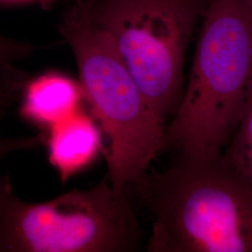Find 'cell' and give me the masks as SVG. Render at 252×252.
Masks as SVG:
<instances>
[{
  "label": "cell",
  "instance_id": "obj_4",
  "mask_svg": "<svg viewBox=\"0 0 252 252\" xmlns=\"http://www.w3.org/2000/svg\"><path fill=\"white\" fill-rule=\"evenodd\" d=\"M141 244L131 191L112 189L108 177L94 188L30 203L0 176V252H133Z\"/></svg>",
  "mask_w": 252,
  "mask_h": 252
},
{
  "label": "cell",
  "instance_id": "obj_5",
  "mask_svg": "<svg viewBox=\"0 0 252 252\" xmlns=\"http://www.w3.org/2000/svg\"><path fill=\"white\" fill-rule=\"evenodd\" d=\"M103 28L145 101L166 124L183 93V65L208 0H79Z\"/></svg>",
  "mask_w": 252,
  "mask_h": 252
},
{
  "label": "cell",
  "instance_id": "obj_2",
  "mask_svg": "<svg viewBox=\"0 0 252 252\" xmlns=\"http://www.w3.org/2000/svg\"><path fill=\"white\" fill-rule=\"evenodd\" d=\"M130 191L153 219L149 252H252V188L220 160H176Z\"/></svg>",
  "mask_w": 252,
  "mask_h": 252
},
{
  "label": "cell",
  "instance_id": "obj_11",
  "mask_svg": "<svg viewBox=\"0 0 252 252\" xmlns=\"http://www.w3.org/2000/svg\"><path fill=\"white\" fill-rule=\"evenodd\" d=\"M247 11H248V16H249V22H250V28H251V33L252 36V0H244Z\"/></svg>",
  "mask_w": 252,
  "mask_h": 252
},
{
  "label": "cell",
  "instance_id": "obj_1",
  "mask_svg": "<svg viewBox=\"0 0 252 252\" xmlns=\"http://www.w3.org/2000/svg\"><path fill=\"white\" fill-rule=\"evenodd\" d=\"M187 86L165 126L160 153L220 159L252 97V36L244 0H208Z\"/></svg>",
  "mask_w": 252,
  "mask_h": 252
},
{
  "label": "cell",
  "instance_id": "obj_10",
  "mask_svg": "<svg viewBox=\"0 0 252 252\" xmlns=\"http://www.w3.org/2000/svg\"><path fill=\"white\" fill-rule=\"evenodd\" d=\"M33 46L0 35V67L25 59L32 54Z\"/></svg>",
  "mask_w": 252,
  "mask_h": 252
},
{
  "label": "cell",
  "instance_id": "obj_8",
  "mask_svg": "<svg viewBox=\"0 0 252 252\" xmlns=\"http://www.w3.org/2000/svg\"><path fill=\"white\" fill-rule=\"evenodd\" d=\"M28 80L27 74L15 69L12 64L0 67V126L9 109L21 99ZM44 142L42 134L29 137H5L0 132V160L14 152L35 150Z\"/></svg>",
  "mask_w": 252,
  "mask_h": 252
},
{
  "label": "cell",
  "instance_id": "obj_6",
  "mask_svg": "<svg viewBox=\"0 0 252 252\" xmlns=\"http://www.w3.org/2000/svg\"><path fill=\"white\" fill-rule=\"evenodd\" d=\"M100 150L99 130L81 109L50 127L49 161L63 182L92 164Z\"/></svg>",
  "mask_w": 252,
  "mask_h": 252
},
{
  "label": "cell",
  "instance_id": "obj_9",
  "mask_svg": "<svg viewBox=\"0 0 252 252\" xmlns=\"http://www.w3.org/2000/svg\"><path fill=\"white\" fill-rule=\"evenodd\" d=\"M219 160L252 188V97Z\"/></svg>",
  "mask_w": 252,
  "mask_h": 252
},
{
  "label": "cell",
  "instance_id": "obj_7",
  "mask_svg": "<svg viewBox=\"0 0 252 252\" xmlns=\"http://www.w3.org/2000/svg\"><path fill=\"white\" fill-rule=\"evenodd\" d=\"M80 83L58 72L28 80L20 99L21 116L38 126H52L80 110Z\"/></svg>",
  "mask_w": 252,
  "mask_h": 252
},
{
  "label": "cell",
  "instance_id": "obj_3",
  "mask_svg": "<svg viewBox=\"0 0 252 252\" xmlns=\"http://www.w3.org/2000/svg\"><path fill=\"white\" fill-rule=\"evenodd\" d=\"M59 32L78 66L83 97L108 137V180L118 192L131 186L160 154L166 124L145 101L108 33L77 2Z\"/></svg>",
  "mask_w": 252,
  "mask_h": 252
}]
</instances>
